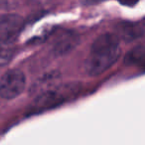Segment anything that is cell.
I'll return each instance as SVG.
<instances>
[{
  "label": "cell",
  "instance_id": "cell-1",
  "mask_svg": "<svg viewBox=\"0 0 145 145\" xmlns=\"http://www.w3.org/2000/svg\"><path fill=\"white\" fill-rule=\"evenodd\" d=\"M120 56L118 38L114 34L105 33L95 40L86 60V70L91 76H97L108 70Z\"/></svg>",
  "mask_w": 145,
  "mask_h": 145
},
{
  "label": "cell",
  "instance_id": "cell-2",
  "mask_svg": "<svg viewBox=\"0 0 145 145\" xmlns=\"http://www.w3.org/2000/svg\"><path fill=\"white\" fill-rule=\"evenodd\" d=\"M26 78L20 70H9L0 79V97L5 99L17 97L25 89Z\"/></svg>",
  "mask_w": 145,
  "mask_h": 145
},
{
  "label": "cell",
  "instance_id": "cell-3",
  "mask_svg": "<svg viewBox=\"0 0 145 145\" xmlns=\"http://www.w3.org/2000/svg\"><path fill=\"white\" fill-rule=\"evenodd\" d=\"M24 26L22 17L13 13L0 16V43L9 44L21 33Z\"/></svg>",
  "mask_w": 145,
  "mask_h": 145
},
{
  "label": "cell",
  "instance_id": "cell-4",
  "mask_svg": "<svg viewBox=\"0 0 145 145\" xmlns=\"http://www.w3.org/2000/svg\"><path fill=\"white\" fill-rule=\"evenodd\" d=\"M124 63L128 66L145 69V46H137L129 51L125 56Z\"/></svg>",
  "mask_w": 145,
  "mask_h": 145
},
{
  "label": "cell",
  "instance_id": "cell-5",
  "mask_svg": "<svg viewBox=\"0 0 145 145\" xmlns=\"http://www.w3.org/2000/svg\"><path fill=\"white\" fill-rule=\"evenodd\" d=\"M12 49L5 46H0V66H4L10 61L12 57Z\"/></svg>",
  "mask_w": 145,
  "mask_h": 145
},
{
  "label": "cell",
  "instance_id": "cell-6",
  "mask_svg": "<svg viewBox=\"0 0 145 145\" xmlns=\"http://www.w3.org/2000/svg\"><path fill=\"white\" fill-rule=\"evenodd\" d=\"M20 0H0V8L5 10L14 9L18 6Z\"/></svg>",
  "mask_w": 145,
  "mask_h": 145
},
{
  "label": "cell",
  "instance_id": "cell-7",
  "mask_svg": "<svg viewBox=\"0 0 145 145\" xmlns=\"http://www.w3.org/2000/svg\"><path fill=\"white\" fill-rule=\"evenodd\" d=\"M117 1L124 6H134L135 4L138 3L139 0H117Z\"/></svg>",
  "mask_w": 145,
  "mask_h": 145
},
{
  "label": "cell",
  "instance_id": "cell-8",
  "mask_svg": "<svg viewBox=\"0 0 145 145\" xmlns=\"http://www.w3.org/2000/svg\"><path fill=\"white\" fill-rule=\"evenodd\" d=\"M138 29H139V33H140L141 35H143V36H145V19L138 26Z\"/></svg>",
  "mask_w": 145,
  "mask_h": 145
},
{
  "label": "cell",
  "instance_id": "cell-9",
  "mask_svg": "<svg viewBox=\"0 0 145 145\" xmlns=\"http://www.w3.org/2000/svg\"><path fill=\"white\" fill-rule=\"evenodd\" d=\"M88 1H99V0H88Z\"/></svg>",
  "mask_w": 145,
  "mask_h": 145
}]
</instances>
